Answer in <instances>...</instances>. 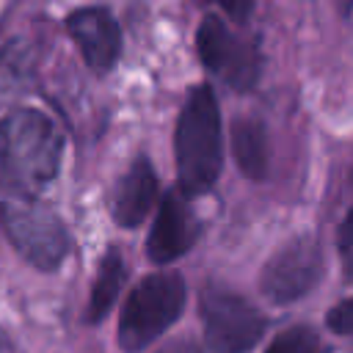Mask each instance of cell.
I'll return each instance as SVG.
<instances>
[{"mask_svg": "<svg viewBox=\"0 0 353 353\" xmlns=\"http://www.w3.org/2000/svg\"><path fill=\"white\" fill-rule=\"evenodd\" d=\"M69 36L74 39L83 61L94 72H110L121 52V30L105 8H80L66 19Z\"/></svg>", "mask_w": 353, "mask_h": 353, "instance_id": "obj_9", "label": "cell"}, {"mask_svg": "<svg viewBox=\"0 0 353 353\" xmlns=\"http://www.w3.org/2000/svg\"><path fill=\"white\" fill-rule=\"evenodd\" d=\"M176 176L182 196H199L210 190L223 165L221 143V110L210 85H193L174 132Z\"/></svg>", "mask_w": 353, "mask_h": 353, "instance_id": "obj_2", "label": "cell"}, {"mask_svg": "<svg viewBox=\"0 0 353 353\" xmlns=\"http://www.w3.org/2000/svg\"><path fill=\"white\" fill-rule=\"evenodd\" d=\"M323 276V248L314 237L301 234L284 243L262 268L259 287L273 303H292L303 298Z\"/></svg>", "mask_w": 353, "mask_h": 353, "instance_id": "obj_6", "label": "cell"}, {"mask_svg": "<svg viewBox=\"0 0 353 353\" xmlns=\"http://www.w3.org/2000/svg\"><path fill=\"white\" fill-rule=\"evenodd\" d=\"M232 152L240 171L251 179H262L268 171V135L259 119L243 116L232 124Z\"/></svg>", "mask_w": 353, "mask_h": 353, "instance_id": "obj_11", "label": "cell"}, {"mask_svg": "<svg viewBox=\"0 0 353 353\" xmlns=\"http://www.w3.org/2000/svg\"><path fill=\"white\" fill-rule=\"evenodd\" d=\"M157 353H201L193 342H188V339H182V342H171V345H165V347H160Z\"/></svg>", "mask_w": 353, "mask_h": 353, "instance_id": "obj_18", "label": "cell"}, {"mask_svg": "<svg viewBox=\"0 0 353 353\" xmlns=\"http://www.w3.org/2000/svg\"><path fill=\"white\" fill-rule=\"evenodd\" d=\"M188 290L176 270H157L143 276L127 295L119 314V345L124 353L149 347L182 314Z\"/></svg>", "mask_w": 353, "mask_h": 353, "instance_id": "obj_3", "label": "cell"}, {"mask_svg": "<svg viewBox=\"0 0 353 353\" xmlns=\"http://www.w3.org/2000/svg\"><path fill=\"white\" fill-rule=\"evenodd\" d=\"M28 80V58L19 47H8L0 52V97L17 94Z\"/></svg>", "mask_w": 353, "mask_h": 353, "instance_id": "obj_13", "label": "cell"}, {"mask_svg": "<svg viewBox=\"0 0 353 353\" xmlns=\"http://www.w3.org/2000/svg\"><path fill=\"white\" fill-rule=\"evenodd\" d=\"M201 323L212 353H245L259 342L265 331V317L243 295L223 287L204 290Z\"/></svg>", "mask_w": 353, "mask_h": 353, "instance_id": "obj_5", "label": "cell"}, {"mask_svg": "<svg viewBox=\"0 0 353 353\" xmlns=\"http://www.w3.org/2000/svg\"><path fill=\"white\" fill-rule=\"evenodd\" d=\"M328 325H331L336 334H353V298L336 303V306L328 312Z\"/></svg>", "mask_w": 353, "mask_h": 353, "instance_id": "obj_16", "label": "cell"}, {"mask_svg": "<svg viewBox=\"0 0 353 353\" xmlns=\"http://www.w3.org/2000/svg\"><path fill=\"white\" fill-rule=\"evenodd\" d=\"M121 284H124V259H121L119 248H110V251H105L99 270L94 276V287H91V298H88V320L91 323H99L110 312V306L119 298Z\"/></svg>", "mask_w": 353, "mask_h": 353, "instance_id": "obj_12", "label": "cell"}, {"mask_svg": "<svg viewBox=\"0 0 353 353\" xmlns=\"http://www.w3.org/2000/svg\"><path fill=\"white\" fill-rule=\"evenodd\" d=\"M61 152L63 138L41 110L19 108L0 121V174L8 193L39 196L55 179Z\"/></svg>", "mask_w": 353, "mask_h": 353, "instance_id": "obj_1", "label": "cell"}, {"mask_svg": "<svg viewBox=\"0 0 353 353\" xmlns=\"http://www.w3.org/2000/svg\"><path fill=\"white\" fill-rule=\"evenodd\" d=\"M317 350H320V336L309 325H292L265 347V353H317Z\"/></svg>", "mask_w": 353, "mask_h": 353, "instance_id": "obj_14", "label": "cell"}, {"mask_svg": "<svg viewBox=\"0 0 353 353\" xmlns=\"http://www.w3.org/2000/svg\"><path fill=\"white\" fill-rule=\"evenodd\" d=\"M196 237H199V223H196V215H193L188 199L176 190L165 193L157 204L154 223H152V232L146 240L149 259L157 265H168L176 256H182L193 245Z\"/></svg>", "mask_w": 353, "mask_h": 353, "instance_id": "obj_8", "label": "cell"}, {"mask_svg": "<svg viewBox=\"0 0 353 353\" xmlns=\"http://www.w3.org/2000/svg\"><path fill=\"white\" fill-rule=\"evenodd\" d=\"M336 243H339V256H342V268H345V276H347V281H353V207L347 210L345 221L339 223V234H336Z\"/></svg>", "mask_w": 353, "mask_h": 353, "instance_id": "obj_15", "label": "cell"}, {"mask_svg": "<svg viewBox=\"0 0 353 353\" xmlns=\"http://www.w3.org/2000/svg\"><path fill=\"white\" fill-rule=\"evenodd\" d=\"M196 50L201 63L229 83L237 91H245L256 83L259 74V55L251 41L237 36L223 19L207 17L196 33Z\"/></svg>", "mask_w": 353, "mask_h": 353, "instance_id": "obj_7", "label": "cell"}, {"mask_svg": "<svg viewBox=\"0 0 353 353\" xmlns=\"http://www.w3.org/2000/svg\"><path fill=\"white\" fill-rule=\"evenodd\" d=\"M157 196V174L146 157H138L116 182L110 196V212L119 226H138L152 212Z\"/></svg>", "mask_w": 353, "mask_h": 353, "instance_id": "obj_10", "label": "cell"}, {"mask_svg": "<svg viewBox=\"0 0 353 353\" xmlns=\"http://www.w3.org/2000/svg\"><path fill=\"white\" fill-rule=\"evenodd\" d=\"M204 3L218 6V8L226 11L234 22H245L248 14H251V8H254V0H204Z\"/></svg>", "mask_w": 353, "mask_h": 353, "instance_id": "obj_17", "label": "cell"}, {"mask_svg": "<svg viewBox=\"0 0 353 353\" xmlns=\"http://www.w3.org/2000/svg\"><path fill=\"white\" fill-rule=\"evenodd\" d=\"M0 223L14 248L30 265L55 270L63 262L69 251V234L61 218L36 196L8 193L6 199H0Z\"/></svg>", "mask_w": 353, "mask_h": 353, "instance_id": "obj_4", "label": "cell"}]
</instances>
